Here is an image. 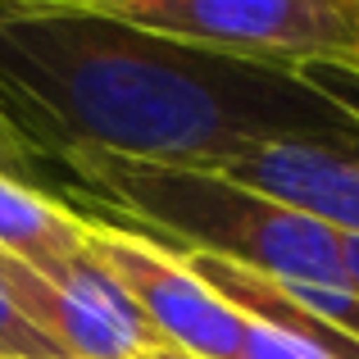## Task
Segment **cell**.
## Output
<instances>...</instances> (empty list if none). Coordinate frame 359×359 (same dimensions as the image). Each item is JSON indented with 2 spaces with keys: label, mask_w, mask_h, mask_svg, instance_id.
<instances>
[{
  "label": "cell",
  "mask_w": 359,
  "mask_h": 359,
  "mask_svg": "<svg viewBox=\"0 0 359 359\" xmlns=\"http://www.w3.org/2000/svg\"><path fill=\"white\" fill-rule=\"evenodd\" d=\"M109 18L255 69H359L351 0H132Z\"/></svg>",
  "instance_id": "3957f363"
},
{
  "label": "cell",
  "mask_w": 359,
  "mask_h": 359,
  "mask_svg": "<svg viewBox=\"0 0 359 359\" xmlns=\"http://www.w3.org/2000/svg\"><path fill=\"white\" fill-rule=\"evenodd\" d=\"M137 359H177L168 346H155V351H146V355H137Z\"/></svg>",
  "instance_id": "5bb4252c"
},
{
  "label": "cell",
  "mask_w": 359,
  "mask_h": 359,
  "mask_svg": "<svg viewBox=\"0 0 359 359\" xmlns=\"http://www.w3.org/2000/svg\"><path fill=\"white\" fill-rule=\"evenodd\" d=\"M219 173L332 228L337 237H359V146L323 132L269 137L232 155Z\"/></svg>",
  "instance_id": "8992f818"
},
{
  "label": "cell",
  "mask_w": 359,
  "mask_h": 359,
  "mask_svg": "<svg viewBox=\"0 0 359 359\" xmlns=\"http://www.w3.org/2000/svg\"><path fill=\"white\" fill-rule=\"evenodd\" d=\"M82 237L164 346L191 359H241L245 318L187 269L177 245L100 214H82Z\"/></svg>",
  "instance_id": "277c9868"
},
{
  "label": "cell",
  "mask_w": 359,
  "mask_h": 359,
  "mask_svg": "<svg viewBox=\"0 0 359 359\" xmlns=\"http://www.w3.org/2000/svg\"><path fill=\"white\" fill-rule=\"evenodd\" d=\"M0 255L23 259L50 282H82L100 273L82 237V210L27 187L9 168H0Z\"/></svg>",
  "instance_id": "52a82bcc"
},
{
  "label": "cell",
  "mask_w": 359,
  "mask_h": 359,
  "mask_svg": "<svg viewBox=\"0 0 359 359\" xmlns=\"http://www.w3.org/2000/svg\"><path fill=\"white\" fill-rule=\"evenodd\" d=\"M250 69L109 14L0 9V100L41 155L219 173L255 141L305 137L241 82Z\"/></svg>",
  "instance_id": "6da1fadb"
},
{
  "label": "cell",
  "mask_w": 359,
  "mask_h": 359,
  "mask_svg": "<svg viewBox=\"0 0 359 359\" xmlns=\"http://www.w3.org/2000/svg\"><path fill=\"white\" fill-rule=\"evenodd\" d=\"M341 264H346V278L359 291V237H341Z\"/></svg>",
  "instance_id": "4fadbf2b"
},
{
  "label": "cell",
  "mask_w": 359,
  "mask_h": 359,
  "mask_svg": "<svg viewBox=\"0 0 359 359\" xmlns=\"http://www.w3.org/2000/svg\"><path fill=\"white\" fill-rule=\"evenodd\" d=\"M132 0H0L14 14H118Z\"/></svg>",
  "instance_id": "8fae6325"
},
{
  "label": "cell",
  "mask_w": 359,
  "mask_h": 359,
  "mask_svg": "<svg viewBox=\"0 0 359 359\" xmlns=\"http://www.w3.org/2000/svg\"><path fill=\"white\" fill-rule=\"evenodd\" d=\"M0 296L64 359H137L164 346L105 269L82 282H50L23 259L0 255Z\"/></svg>",
  "instance_id": "5b68a950"
},
{
  "label": "cell",
  "mask_w": 359,
  "mask_h": 359,
  "mask_svg": "<svg viewBox=\"0 0 359 359\" xmlns=\"http://www.w3.org/2000/svg\"><path fill=\"white\" fill-rule=\"evenodd\" d=\"M305 309H314L318 318L337 323L341 332H351L359 341V291H323V287H287Z\"/></svg>",
  "instance_id": "30bf717a"
},
{
  "label": "cell",
  "mask_w": 359,
  "mask_h": 359,
  "mask_svg": "<svg viewBox=\"0 0 359 359\" xmlns=\"http://www.w3.org/2000/svg\"><path fill=\"white\" fill-rule=\"evenodd\" d=\"M41 155V150L27 141V132L18 128V118L9 114V105L0 100V168H9V173H18L23 164H32V159Z\"/></svg>",
  "instance_id": "7c38bea8"
},
{
  "label": "cell",
  "mask_w": 359,
  "mask_h": 359,
  "mask_svg": "<svg viewBox=\"0 0 359 359\" xmlns=\"http://www.w3.org/2000/svg\"><path fill=\"white\" fill-rule=\"evenodd\" d=\"M351 5H355V9H359V0H351ZM351 73H359V69H351Z\"/></svg>",
  "instance_id": "2e32d148"
},
{
  "label": "cell",
  "mask_w": 359,
  "mask_h": 359,
  "mask_svg": "<svg viewBox=\"0 0 359 359\" xmlns=\"http://www.w3.org/2000/svg\"><path fill=\"white\" fill-rule=\"evenodd\" d=\"M245 318V332H241V359H337L327 355L323 346L305 341L296 332H282L273 323H259V318L241 314Z\"/></svg>",
  "instance_id": "ba28073f"
},
{
  "label": "cell",
  "mask_w": 359,
  "mask_h": 359,
  "mask_svg": "<svg viewBox=\"0 0 359 359\" xmlns=\"http://www.w3.org/2000/svg\"><path fill=\"white\" fill-rule=\"evenodd\" d=\"M0 359H64L36 327L18 318V309L0 296Z\"/></svg>",
  "instance_id": "9c48e42d"
},
{
  "label": "cell",
  "mask_w": 359,
  "mask_h": 359,
  "mask_svg": "<svg viewBox=\"0 0 359 359\" xmlns=\"http://www.w3.org/2000/svg\"><path fill=\"white\" fill-rule=\"evenodd\" d=\"M168 351H173V346H168ZM173 355H177V359H191V355H182V351H173Z\"/></svg>",
  "instance_id": "9a60e30c"
},
{
  "label": "cell",
  "mask_w": 359,
  "mask_h": 359,
  "mask_svg": "<svg viewBox=\"0 0 359 359\" xmlns=\"http://www.w3.org/2000/svg\"><path fill=\"white\" fill-rule=\"evenodd\" d=\"M96 205L132 219L128 228L177 250L232 259L282 287L355 291L341 264V237L250 187L205 168H164L114 155H60Z\"/></svg>",
  "instance_id": "7a4b0ae2"
},
{
  "label": "cell",
  "mask_w": 359,
  "mask_h": 359,
  "mask_svg": "<svg viewBox=\"0 0 359 359\" xmlns=\"http://www.w3.org/2000/svg\"><path fill=\"white\" fill-rule=\"evenodd\" d=\"M351 78H355V82H359V73H351Z\"/></svg>",
  "instance_id": "e0dca14e"
}]
</instances>
